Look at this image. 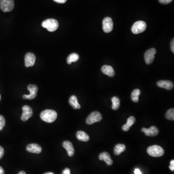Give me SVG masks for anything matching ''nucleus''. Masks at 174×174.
I'll return each mask as SVG.
<instances>
[{
    "label": "nucleus",
    "mask_w": 174,
    "mask_h": 174,
    "mask_svg": "<svg viewBox=\"0 0 174 174\" xmlns=\"http://www.w3.org/2000/svg\"><path fill=\"white\" fill-rule=\"evenodd\" d=\"M41 119L47 123L54 122L57 118V113L53 110L46 109L43 111L40 114Z\"/></svg>",
    "instance_id": "obj_1"
},
{
    "label": "nucleus",
    "mask_w": 174,
    "mask_h": 174,
    "mask_svg": "<svg viewBox=\"0 0 174 174\" xmlns=\"http://www.w3.org/2000/svg\"><path fill=\"white\" fill-rule=\"evenodd\" d=\"M42 26L43 28L47 29L49 31H55L59 27L58 21L53 18H48L42 22Z\"/></svg>",
    "instance_id": "obj_2"
},
{
    "label": "nucleus",
    "mask_w": 174,
    "mask_h": 174,
    "mask_svg": "<svg viewBox=\"0 0 174 174\" xmlns=\"http://www.w3.org/2000/svg\"><path fill=\"white\" fill-rule=\"evenodd\" d=\"M147 152L149 155L154 157H161L164 154L163 148L158 145H153L147 148Z\"/></svg>",
    "instance_id": "obj_3"
},
{
    "label": "nucleus",
    "mask_w": 174,
    "mask_h": 174,
    "mask_svg": "<svg viewBox=\"0 0 174 174\" xmlns=\"http://www.w3.org/2000/svg\"><path fill=\"white\" fill-rule=\"evenodd\" d=\"M147 24L145 22L139 21L135 22L132 27V31L135 35L143 32L146 30Z\"/></svg>",
    "instance_id": "obj_4"
},
{
    "label": "nucleus",
    "mask_w": 174,
    "mask_h": 174,
    "mask_svg": "<svg viewBox=\"0 0 174 174\" xmlns=\"http://www.w3.org/2000/svg\"><path fill=\"white\" fill-rule=\"evenodd\" d=\"M14 7L13 0H0V9L4 12L12 11Z\"/></svg>",
    "instance_id": "obj_5"
},
{
    "label": "nucleus",
    "mask_w": 174,
    "mask_h": 174,
    "mask_svg": "<svg viewBox=\"0 0 174 174\" xmlns=\"http://www.w3.org/2000/svg\"><path fill=\"white\" fill-rule=\"evenodd\" d=\"M102 118V116L100 112L94 111L86 119V123L89 125L93 124L94 123L100 122Z\"/></svg>",
    "instance_id": "obj_6"
},
{
    "label": "nucleus",
    "mask_w": 174,
    "mask_h": 174,
    "mask_svg": "<svg viewBox=\"0 0 174 174\" xmlns=\"http://www.w3.org/2000/svg\"><path fill=\"white\" fill-rule=\"evenodd\" d=\"M28 89L30 91V94L28 95H24L23 98L24 99L32 100L35 99L37 95L38 91V88L36 85L30 84L28 86Z\"/></svg>",
    "instance_id": "obj_7"
},
{
    "label": "nucleus",
    "mask_w": 174,
    "mask_h": 174,
    "mask_svg": "<svg viewBox=\"0 0 174 174\" xmlns=\"http://www.w3.org/2000/svg\"><path fill=\"white\" fill-rule=\"evenodd\" d=\"M156 54L155 48H152L147 51L145 53L144 57L145 60L147 65H151L155 59V55Z\"/></svg>",
    "instance_id": "obj_8"
},
{
    "label": "nucleus",
    "mask_w": 174,
    "mask_h": 174,
    "mask_svg": "<svg viewBox=\"0 0 174 174\" xmlns=\"http://www.w3.org/2000/svg\"><path fill=\"white\" fill-rule=\"evenodd\" d=\"M113 28V22L109 17H106L103 21V29L106 33H109L112 31Z\"/></svg>",
    "instance_id": "obj_9"
},
{
    "label": "nucleus",
    "mask_w": 174,
    "mask_h": 174,
    "mask_svg": "<svg viewBox=\"0 0 174 174\" xmlns=\"http://www.w3.org/2000/svg\"><path fill=\"white\" fill-rule=\"evenodd\" d=\"M22 110L23 113L21 119L22 121L25 122L31 117L33 112H32V109L28 105H24L22 107Z\"/></svg>",
    "instance_id": "obj_10"
},
{
    "label": "nucleus",
    "mask_w": 174,
    "mask_h": 174,
    "mask_svg": "<svg viewBox=\"0 0 174 174\" xmlns=\"http://www.w3.org/2000/svg\"><path fill=\"white\" fill-rule=\"evenodd\" d=\"M36 57L32 53H28L25 55V65L26 67L32 66L35 65L36 62Z\"/></svg>",
    "instance_id": "obj_11"
},
{
    "label": "nucleus",
    "mask_w": 174,
    "mask_h": 174,
    "mask_svg": "<svg viewBox=\"0 0 174 174\" xmlns=\"http://www.w3.org/2000/svg\"><path fill=\"white\" fill-rule=\"evenodd\" d=\"M142 131L147 137H155L158 135L159 132V129L154 126H153L148 129L143 128L142 129Z\"/></svg>",
    "instance_id": "obj_12"
},
{
    "label": "nucleus",
    "mask_w": 174,
    "mask_h": 174,
    "mask_svg": "<svg viewBox=\"0 0 174 174\" xmlns=\"http://www.w3.org/2000/svg\"><path fill=\"white\" fill-rule=\"evenodd\" d=\"M157 86L162 88L166 89L167 90H171L174 88V84L170 80H160L157 83Z\"/></svg>",
    "instance_id": "obj_13"
},
{
    "label": "nucleus",
    "mask_w": 174,
    "mask_h": 174,
    "mask_svg": "<svg viewBox=\"0 0 174 174\" xmlns=\"http://www.w3.org/2000/svg\"><path fill=\"white\" fill-rule=\"evenodd\" d=\"M63 147L66 150L68 155L70 157H72L75 154V149L73 145L71 142L68 141H65L62 143Z\"/></svg>",
    "instance_id": "obj_14"
},
{
    "label": "nucleus",
    "mask_w": 174,
    "mask_h": 174,
    "mask_svg": "<svg viewBox=\"0 0 174 174\" xmlns=\"http://www.w3.org/2000/svg\"><path fill=\"white\" fill-rule=\"evenodd\" d=\"M26 149L29 152L39 154L42 152V147L36 144H29L26 147Z\"/></svg>",
    "instance_id": "obj_15"
},
{
    "label": "nucleus",
    "mask_w": 174,
    "mask_h": 174,
    "mask_svg": "<svg viewBox=\"0 0 174 174\" xmlns=\"http://www.w3.org/2000/svg\"><path fill=\"white\" fill-rule=\"evenodd\" d=\"M99 158L101 161H104L108 166H111L113 164V161L111 158L110 155L106 152L101 153L99 155Z\"/></svg>",
    "instance_id": "obj_16"
},
{
    "label": "nucleus",
    "mask_w": 174,
    "mask_h": 174,
    "mask_svg": "<svg viewBox=\"0 0 174 174\" xmlns=\"http://www.w3.org/2000/svg\"><path fill=\"white\" fill-rule=\"evenodd\" d=\"M102 71L104 74L108 75L110 77H113L115 75V72L112 66L109 65H104L102 67Z\"/></svg>",
    "instance_id": "obj_17"
},
{
    "label": "nucleus",
    "mask_w": 174,
    "mask_h": 174,
    "mask_svg": "<svg viewBox=\"0 0 174 174\" xmlns=\"http://www.w3.org/2000/svg\"><path fill=\"white\" fill-rule=\"evenodd\" d=\"M76 138L79 140L84 142H87L89 140V137L88 134L85 132L79 131L76 133Z\"/></svg>",
    "instance_id": "obj_18"
},
{
    "label": "nucleus",
    "mask_w": 174,
    "mask_h": 174,
    "mask_svg": "<svg viewBox=\"0 0 174 174\" xmlns=\"http://www.w3.org/2000/svg\"><path fill=\"white\" fill-rule=\"evenodd\" d=\"M69 104L75 109H80L81 108L80 105L78 102L77 97L75 95H72L70 97L69 100Z\"/></svg>",
    "instance_id": "obj_19"
},
{
    "label": "nucleus",
    "mask_w": 174,
    "mask_h": 174,
    "mask_svg": "<svg viewBox=\"0 0 174 174\" xmlns=\"http://www.w3.org/2000/svg\"><path fill=\"white\" fill-rule=\"evenodd\" d=\"M126 149L125 145L124 144H118L116 145L114 148V152L116 155H119Z\"/></svg>",
    "instance_id": "obj_20"
},
{
    "label": "nucleus",
    "mask_w": 174,
    "mask_h": 174,
    "mask_svg": "<svg viewBox=\"0 0 174 174\" xmlns=\"http://www.w3.org/2000/svg\"><path fill=\"white\" fill-rule=\"evenodd\" d=\"M80 56L77 53H73L72 54H70L67 59V62L68 64L71 65L73 62H76L79 60Z\"/></svg>",
    "instance_id": "obj_21"
},
{
    "label": "nucleus",
    "mask_w": 174,
    "mask_h": 174,
    "mask_svg": "<svg viewBox=\"0 0 174 174\" xmlns=\"http://www.w3.org/2000/svg\"><path fill=\"white\" fill-rule=\"evenodd\" d=\"M112 102V108L114 110L118 109L120 106V100L117 96H114L111 99Z\"/></svg>",
    "instance_id": "obj_22"
},
{
    "label": "nucleus",
    "mask_w": 174,
    "mask_h": 174,
    "mask_svg": "<svg viewBox=\"0 0 174 174\" xmlns=\"http://www.w3.org/2000/svg\"><path fill=\"white\" fill-rule=\"evenodd\" d=\"M141 94V91L139 89H135L133 91L131 94V99L133 102L138 103L139 101V96Z\"/></svg>",
    "instance_id": "obj_23"
},
{
    "label": "nucleus",
    "mask_w": 174,
    "mask_h": 174,
    "mask_svg": "<svg viewBox=\"0 0 174 174\" xmlns=\"http://www.w3.org/2000/svg\"><path fill=\"white\" fill-rule=\"evenodd\" d=\"M166 117L167 119L169 120H174V109H171L167 111L166 114Z\"/></svg>",
    "instance_id": "obj_24"
},
{
    "label": "nucleus",
    "mask_w": 174,
    "mask_h": 174,
    "mask_svg": "<svg viewBox=\"0 0 174 174\" xmlns=\"http://www.w3.org/2000/svg\"><path fill=\"white\" fill-rule=\"evenodd\" d=\"M135 122V118L133 117V116H131V117H130L128 118V119H127L126 124H127L129 127H131L132 126L134 123Z\"/></svg>",
    "instance_id": "obj_25"
},
{
    "label": "nucleus",
    "mask_w": 174,
    "mask_h": 174,
    "mask_svg": "<svg viewBox=\"0 0 174 174\" xmlns=\"http://www.w3.org/2000/svg\"><path fill=\"white\" fill-rule=\"evenodd\" d=\"M6 124V120L2 115H0V131H2Z\"/></svg>",
    "instance_id": "obj_26"
},
{
    "label": "nucleus",
    "mask_w": 174,
    "mask_h": 174,
    "mask_svg": "<svg viewBox=\"0 0 174 174\" xmlns=\"http://www.w3.org/2000/svg\"><path fill=\"white\" fill-rule=\"evenodd\" d=\"M159 1L160 3L164 4H169L173 1V0H159Z\"/></svg>",
    "instance_id": "obj_27"
},
{
    "label": "nucleus",
    "mask_w": 174,
    "mask_h": 174,
    "mask_svg": "<svg viewBox=\"0 0 174 174\" xmlns=\"http://www.w3.org/2000/svg\"><path fill=\"white\" fill-rule=\"evenodd\" d=\"M129 129H130V127H129L126 124L124 125L122 127V129H123V131L125 132L128 131H129Z\"/></svg>",
    "instance_id": "obj_28"
},
{
    "label": "nucleus",
    "mask_w": 174,
    "mask_h": 174,
    "mask_svg": "<svg viewBox=\"0 0 174 174\" xmlns=\"http://www.w3.org/2000/svg\"><path fill=\"white\" fill-rule=\"evenodd\" d=\"M4 155V149L2 147L0 146V159H1Z\"/></svg>",
    "instance_id": "obj_29"
},
{
    "label": "nucleus",
    "mask_w": 174,
    "mask_h": 174,
    "mask_svg": "<svg viewBox=\"0 0 174 174\" xmlns=\"http://www.w3.org/2000/svg\"><path fill=\"white\" fill-rule=\"evenodd\" d=\"M62 174H71L70 169L68 168H66L62 171Z\"/></svg>",
    "instance_id": "obj_30"
},
{
    "label": "nucleus",
    "mask_w": 174,
    "mask_h": 174,
    "mask_svg": "<svg viewBox=\"0 0 174 174\" xmlns=\"http://www.w3.org/2000/svg\"><path fill=\"white\" fill-rule=\"evenodd\" d=\"M169 168H170V170L171 171H173L174 170V160L171 161V162H170V165L169 166Z\"/></svg>",
    "instance_id": "obj_31"
},
{
    "label": "nucleus",
    "mask_w": 174,
    "mask_h": 174,
    "mask_svg": "<svg viewBox=\"0 0 174 174\" xmlns=\"http://www.w3.org/2000/svg\"><path fill=\"white\" fill-rule=\"evenodd\" d=\"M174 39H173V40H172V41H171V46H170V47H171V51H172V52H173V53H174Z\"/></svg>",
    "instance_id": "obj_32"
},
{
    "label": "nucleus",
    "mask_w": 174,
    "mask_h": 174,
    "mask_svg": "<svg viewBox=\"0 0 174 174\" xmlns=\"http://www.w3.org/2000/svg\"><path fill=\"white\" fill-rule=\"evenodd\" d=\"M55 2L59 3H64L67 1V0H53Z\"/></svg>",
    "instance_id": "obj_33"
},
{
    "label": "nucleus",
    "mask_w": 174,
    "mask_h": 174,
    "mask_svg": "<svg viewBox=\"0 0 174 174\" xmlns=\"http://www.w3.org/2000/svg\"><path fill=\"white\" fill-rule=\"evenodd\" d=\"M134 172L135 174H142V173H141L140 170L138 168L135 169Z\"/></svg>",
    "instance_id": "obj_34"
},
{
    "label": "nucleus",
    "mask_w": 174,
    "mask_h": 174,
    "mask_svg": "<svg viewBox=\"0 0 174 174\" xmlns=\"http://www.w3.org/2000/svg\"><path fill=\"white\" fill-rule=\"evenodd\" d=\"M0 174H4V170L1 167H0Z\"/></svg>",
    "instance_id": "obj_35"
},
{
    "label": "nucleus",
    "mask_w": 174,
    "mask_h": 174,
    "mask_svg": "<svg viewBox=\"0 0 174 174\" xmlns=\"http://www.w3.org/2000/svg\"><path fill=\"white\" fill-rule=\"evenodd\" d=\"M18 174H26V173H25V172H24V171H21V172H19V173H18Z\"/></svg>",
    "instance_id": "obj_36"
},
{
    "label": "nucleus",
    "mask_w": 174,
    "mask_h": 174,
    "mask_svg": "<svg viewBox=\"0 0 174 174\" xmlns=\"http://www.w3.org/2000/svg\"><path fill=\"white\" fill-rule=\"evenodd\" d=\"M44 174H54V173H53V172H47V173H45Z\"/></svg>",
    "instance_id": "obj_37"
},
{
    "label": "nucleus",
    "mask_w": 174,
    "mask_h": 174,
    "mask_svg": "<svg viewBox=\"0 0 174 174\" xmlns=\"http://www.w3.org/2000/svg\"><path fill=\"white\" fill-rule=\"evenodd\" d=\"M1 95H0V101H1Z\"/></svg>",
    "instance_id": "obj_38"
}]
</instances>
